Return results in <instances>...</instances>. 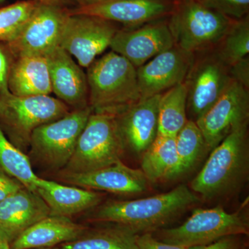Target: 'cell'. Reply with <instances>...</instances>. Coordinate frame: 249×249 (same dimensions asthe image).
Segmentation results:
<instances>
[{"mask_svg": "<svg viewBox=\"0 0 249 249\" xmlns=\"http://www.w3.org/2000/svg\"><path fill=\"white\" fill-rule=\"evenodd\" d=\"M179 176L196 167L208 148L204 136L196 121L188 120L175 137Z\"/></svg>", "mask_w": 249, "mask_h": 249, "instance_id": "4316f807", "label": "cell"}, {"mask_svg": "<svg viewBox=\"0 0 249 249\" xmlns=\"http://www.w3.org/2000/svg\"><path fill=\"white\" fill-rule=\"evenodd\" d=\"M199 201L196 193L182 184L149 197L107 201L96 206L91 218L140 235L164 227Z\"/></svg>", "mask_w": 249, "mask_h": 249, "instance_id": "6da1fadb", "label": "cell"}, {"mask_svg": "<svg viewBox=\"0 0 249 249\" xmlns=\"http://www.w3.org/2000/svg\"><path fill=\"white\" fill-rule=\"evenodd\" d=\"M248 217L242 209L228 213L221 206L196 209L178 227L162 229L160 239L171 245L188 247L208 245L224 237L249 234Z\"/></svg>", "mask_w": 249, "mask_h": 249, "instance_id": "52a82bcc", "label": "cell"}, {"mask_svg": "<svg viewBox=\"0 0 249 249\" xmlns=\"http://www.w3.org/2000/svg\"><path fill=\"white\" fill-rule=\"evenodd\" d=\"M229 67L215 52L194 61L184 84L187 89V111L196 121L204 115L231 83Z\"/></svg>", "mask_w": 249, "mask_h": 249, "instance_id": "30bf717a", "label": "cell"}, {"mask_svg": "<svg viewBox=\"0 0 249 249\" xmlns=\"http://www.w3.org/2000/svg\"><path fill=\"white\" fill-rule=\"evenodd\" d=\"M229 73L232 80L238 82L249 89V56L236 62L229 67Z\"/></svg>", "mask_w": 249, "mask_h": 249, "instance_id": "d6a6232c", "label": "cell"}, {"mask_svg": "<svg viewBox=\"0 0 249 249\" xmlns=\"http://www.w3.org/2000/svg\"><path fill=\"white\" fill-rule=\"evenodd\" d=\"M174 45L168 23L157 20L142 27L118 30L109 47L138 68Z\"/></svg>", "mask_w": 249, "mask_h": 249, "instance_id": "5bb4252c", "label": "cell"}, {"mask_svg": "<svg viewBox=\"0 0 249 249\" xmlns=\"http://www.w3.org/2000/svg\"><path fill=\"white\" fill-rule=\"evenodd\" d=\"M248 124L232 131L212 152L191 182L192 191L211 199L231 194L247 181L249 172Z\"/></svg>", "mask_w": 249, "mask_h": 249, "instance_id": "7a4b0ae2", "label": "cell"}, {"mask_svg": "<svg viewBox=\"0 0 249 249\" xmlns=\"http://www.w3.org/2000/svg\"><path fill=\"white\" fill-rule=\"evenodd\" d=\"M75 2L79 5L78 7H83V6H91V5L97 4L104 0H73Z\"/></svg>", "mask_w": 249, "mask_h": 249, "instance_id": "8d00e7d4", "label": "cell"}, {"mask_svg": "<svg viewBox=\"0 0 249 249\" xmlns=\"http://www.w3.org/2000/svg\"><path fill=\"white\" fill-rule=\"evenodd\" d=\"M1 98H0V107H1Z\"/></svg>", "mask_w": 249, "mask_h": 249, "instance_id": "ab89813d", "label": "cell"}, {"mask_svg": "<svg viewBox=\"0 0 249 249\" xmlns=\"http://www.w3.org/2000/svg\"><path fill=\"white\" fill-rule=\"evenodd\" d=\"M174 6L170 0H104L91 6L69 9V13L137 27L170 16Z\"/></svg>", "mask_w": 249, "mask_h": 249, "instance_id": "9a60e30c", "label": "cell"}, {"mask_svg": "<svg viewBox=\"0 0 249 249\" xmlns=\"http://www.w3.org/2000/svg\"><path fill=\"white\" fill-rule=\"evenodd\" d=\"M0 127L18 147L29 145L36 128L58 120L70 111L65 103L49 95L17 96L10 92L0 95Z\"/></svg>", "mask_w": 249, "mask_h": 249, "instance_id": "8992f818", "label": "cell"}, {"mask_svg": "<svg viewBox=\"0 0 249 249\" xmlns=\"http://www.w3.org/2000/svg\"><path fill=\"white\" fill-rule=\"evenodd\" d=\"M39 4L35 0H26L0 8L1 43L9 44L17 38Z\"/></svg>", "mask_w": 249, "mask_h": 249, "instance_id": "f1b7e54d", "label": "cell"}, {"mask_svg": "<svg viewBox=\"0 0 249 249\" xmlns=\"http://www.w3.org/2000/svg\"><path fill=\"white\" fill-rule=\"evenodd\" d=\"M22 183L0 170V202L23 188Z\"/></svg>", "mask_w": 249, "mask_h": 249, "instance_id": "836d02e7", "label": "cell"}, {"mask_svg": "<svg viewBox=\"0 0 249 249\" xmlns=\"http://www.w3.org/2000/svg\"><path fill=\"white\" fill-rule=\"evenodd\" d=\"M91 113L89 106L73 109L58 120L36 128L29 142L33 159L49 169H63Z\"/></svg>", "mask_w": 249, "mask_h": 249, "instance_id": "ba28073f", "label": "cell"}, {"mask_svg": "<svg viewBox=\"0 0 249 249\" xmlns=\"http://www.w3.org/2000/svg\"><path fill=\"white\" fill-rule=\"evenodd\" d=\"M137 245L138 249H187L186 247L171 245L159 240L150 232L137 235Z\"/></svg>", "mask_w": 249, "mask_h": 249, "instance_id": "1f68e13d", "label": "cell"}, {"mask_svg": "<svg viewBox=\"0 0 249 249\" xmlns=\"http://www.w3.org/2000/svg\"><path fill=\"white\" fill-rule=\"evenodd\" d=\"M233 20L199 0H181L175 4L168 24L175 45L194 54L219 45Z\"/></svg>", "mask_w": 249, "mask_h": 249, "instance_id": "5b68a950", "label": "cell"}, {"mask_svg": "<svg viewBox=\"0 0 249 249\" xmlns=\"http://www.w3.org/2000/svg\"><path fill=\"white\" fill-rule=\"evenodd\" d=\"M119 29L112 22L84 14H70L60 47L74 57L80 67L91 65L111 45Z\"/></svg>", "mask_w": 249, "mask_h": 249, "instance_id": "8fae6325", "label": "cell"}, {"mask_svg": "<svg viewBox=\"0 0 249 249\" xmlns=\"http://www.w3.org/2000/svg\"><path fill=\"white\" fill-rule=\"evenodd\" d=\"M219 58L228 67L249 56V16L234 19L215 52Z\"/></svg>", "mask_w": 249, "mask_h": 249, "instance_id": "83f0119b", "label": "cell"}, {"mask_svg": "<svg viewBox=\"0 0 249 249\" xmlns=\"http://www.w3.org/2000/svg\"><path fill=\"white\" fill-rule=\"evenodd\" d=\"M160 96L140 100L116 116L124 147L136 155H142L158 134Z\"/></svg>", "mask_w": 249, "mask_h": 249, "instance_id": "ac0fdd59", "label": "cell"}, {"mask_svg": "<svg viewBox=\"0 0 249 249\" xmlns=\"http://www.w3.org/2000/svg\"><path fill=\"white\" fill-rule=\"evenodd\" d=\"M249 89L232 80L222 96L196 121L209 150L219 145L232 131L249 124Z\"/></svg>", "mask_w": 249, "mask_h": 249, "instance_id": "7c38bea8", "label": "cell"}, {"mask_svg": "<svg viewBox=\"0 0 249 249\" xmlns=\"http://www.w3.org/2000/svg\"><path fill=\"white\" fill-rule=\"evenodd\" d=\"M88 230L70 217L50 214L28 228L10 246L11 249L51 248L76 240Z\"/></svg>", "mask_w": 249, "mask_h": 249, "instance_id": "ffe728a7", "label": "cell"}, {"mask_svg": "<svg viewBox=\"0 0 249 249\" xmlns=\"http://www.w3.org/2000/svg\"><path fill=\"white\" fill-rule=\"evenodd\" d=\"M141 170L149 182L179 177L175 137L157 134L155 141L142 153Z\"/></svg>", "mask_w": 249, "mask_h": 249, "instance_id": "603a6c76", "label": "cell"}, {"mask_svg": "<svg viewBox=\"0 0 249 249\" xmlns=\"http://www.w3.org/2000/svg\"><path fill=\"white\" fill-rule=\"evenodd\" d=\"M86 74L93 113L116 116L142 100L137 68L112 51L94 60Z\"/></svg>", "mask_w": 249, "mask_h": 249, "instance_id": "3957f363", "label": "cell"}, {"mask_svg": "<svg viewBox=\"0 0 249 249\" xmlns=\"http://www.w3.org/2000/svg\"><path fill=\"white\" fill-rule=\"evenodd\" d=\"M5 0H0V4L4 2ZM42 4L55 5V6H61V7L67 8V5L73 3V0H35Z\"/></svg>", "mask_w": 249, "mask_h": 249, "instance_id": "d590c367", "label": "cell"}, {"mask_svg": "<svg viewBox=\"0 0 249 249\" xmlns=\"http://www.w3.org/2000/svg\"><path fill=\"white\" fill-rule=\"evenodd\" d=\"M50 215V209L36 192L23 187L0 202V240L11 244L28 228Z\"/></svg>", "mask_w": 249, "mask_h": 249, "instance_id": "d6986e66", "label": "cell"}, {"mask_svg": "<svg viewBox=\"0 0 249 249\" xmlns=\"http://www.w3.org/2000/svg\"><path fill=\"white\" fill-rule=\"evenodd\" d=\"M0 170L16 178L24 188L36 192L39 177L34 173L31 160L12 143L0 127Z\"/></svg>", "mask_w": 249, "mask_h": 249, "instance_id": "484cf974", "label": "cell"}, {"mask_svg": "<svg viewBox=\"0 0 249 249\" xmlns=\"http://www.w3.org/2000/svg\"><path fill=\"white\" fill-rule=\"evenodd\" d=\"M13 57L6 44L0 42V95L10 93L8 80Z\"/></svg>", "mask_w": 249, "mask_h": 249, "instance_id": "4dcf8cb0", "label": "cell"}, {"mask_svg": "<svg viewBox=\"0 0 249 249\" xmlns=\"http://www.w3.org/2000/svg\"><path fill=\"white\" fill-rule=\"evenodd\" d=\"M8 85L10 92L15 96L50 94L52 84L45 56L28 55L13 58Z\"/></svg>", "mask_w": 249, "mask_h": 249, "instance_id": "7402d4cb", "label": "cell"}, {"mask_svg": "<svg viewBox=\"0 0 249 249\" xmlns=\"http://www.w3.org/2000/svg\"><path fill=\"white\" fill-rule=\"evenodd\" d=\"M124 150L116 116L92 112L62 172L86 173L106 168L121 160Z\"/></svg>", "mask_w": 249, "mask_h": 249, "instance_id": "277c9868", "label": "cell"}, {"mask_svg": "<svg viewBox=\"0 0 249 249\" xmlns=\"http://www.w3.org/2000/svg\"><path fill=\"white\" fill-rule=\"evenodd\" d=\"M138 235L113 227L88 230L76 240L62 244L60 249H138Z\"/></svg>", "mask_w": 249, "mask_h": 249, "instance_id": "d4e9b609", "label": "cell"}, {"mask_svg": "<svg viewBox=\"0 0 249 249\" xmlns=\"http://www.w3.org/2000/svg\"><path fill=\"white\" fill-rule=\"evenodd\" d=\"M201 4L232 19L248 16L249 0H199Z\"/></svg>", "mask_w": 249, "mask_h": 249, "instance_id": "f546056e", "label": "cell"}, {"mask_svg": "<svg viewBox=\"0 0 249 249\" xmlns=\"http://www.w3.org/2000/svg\"><path fill=\"white\" fill-rule=\"evenodd\" d=\"M48 64L52 92L73 109L89 106V89L87 74L60 47L45 55Z\"/></svg>", "mask_w": 249, "mask_h": 249, "instance_id": "e0dca14e", "label": "cell"}, {"mask_svg": "<svg viewBox=\"0 0 249 249\" xmlns=\"http://www.w3.org/2000/svg\"><path fill=\"white\" fill-rule=\"evenodd\" d=\"M59 178L71 186L121 195L147 191L149 181L142 170L134 169L119 160L114 164L86 173L62 172Z\"/></svg>", "mask_w": 249, "mask_h": 249, "instance_id": "2e32d148", "label": "cell"}, {"mask_svg": "<svg viewBox=\"0 0 249 249\" xmlns=\"http://www.w3.org/2000/svg\"><path fill=\"white\" fill-rule=\"evenodd\" d=\"M194 61V54L174 45L137 68L142 99L161 94L184 83Z\"/></svg>", "mask_w": 249, "mask_h": 249, "instance_id": "4fadbf2b", "label": "cell"}, {"mask_svg": "<svg viewBox=\"0 0 249 249\" xmlns=\"http://www.w3.org/2000/svg\"><path fill=\"white\" fill-rule=\"evenodd\" d=\"M69 16L67 8L40 3L17 38L6 44L13 58L28 55L45 56L60 47Z\"/></svg>", "mask_w": 249, "mask_h": 249, "instance_id": "9c48e42d", "label": "cell"}, {"mask_svg": "<svg viewBox=\"0 0 249 249\" xmlns=\"http://www.w3.org/2000/svg\"><path fill=\"white\" fill-rule=\"evenodd\" d=\"M188 120L187 89L183 83L161 93L159 103L158 134L176 137Z\"/></svg>", "mask_w": 249, "mask_h": 249, "instance_id": "cb8c5ba5", "label": "cell"}, {"mask_svg": "<svg viewBox=\"0 0 249 249\" xmlns=\"http://www.w3.org/2000/svg\"><path fill=\"white\" fill-rule=\"evenodd\" d=\"M187 249H240L235 236L224 237L208 245L194 246Z\"/></svg>", "mask_w": 249, "mask_h": 249, "instance_id": "e575fe53", "label": "cell"}, {"mask_svg": "<svg viewBox=\"0 0 249 249\" xmlns=\"http://www.w3.org/2000/svg\"><path fill=\"white\" fill-rule=\"evenodd\" d=\"M36 193L50 209L51 215L70 217L94 209L102 200V196L91 190L61 185L39 178Z\"/></svg>", "mask_w": 249, "mask_h": 249, "instance_id": "44dd1931", "label": "cell"}, {"mask_svg": "<svg viewBox=\"0 0 249 249\" xmlns=\"http://www.w3.org/2000/svg\"><path fill=\"white\" fill-rule=\"evenodd\" d=\"M40 249H60V248H53V247H51V248H44Z\"/></svg>", "mask_w": 249, "mask_h": 249, "instance_id": "f35d334b", "label": "cell"}, {"mask_svg": "<svg viewBox=\"0 0 249 249\" xmlns=\"http://www.w3.org/2000/svg\"><path fill=\"white\" fill-rule=\"evenodd\" d=\"M0 249H11L9 242L5 240H0Z\"/></svg>", "mask_w": 249, "mask_h": 249, "instance_id": "74e56055", "label": "cell"}]
</instances>
